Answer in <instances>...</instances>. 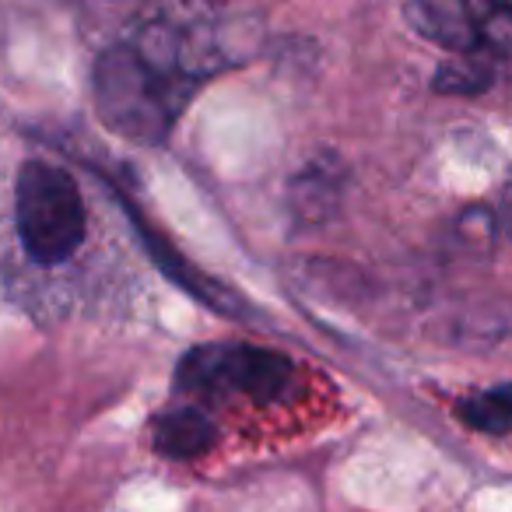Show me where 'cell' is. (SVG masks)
<instances>
[{
    "mask_svg": "<svg viewBox=\"0 0 512 512\" xmlns=\"http://www.w3.org/2000/svg\"><path fill=\"white\" fill-rule=\"evenodd\" d=\"M197 85L155 67L130 39L109 46L92 67V95L102 123L134 144H162Z\"/></svg>",
    "mask_w": 512,
    "mask_h": 512,
    "instance_id": "obj_1",
    "label": "cell"
},
{
    "mask_svg": "<svg viewBox=\"0 0 512 512\" xmlns=\"http://www.w3.org/2000/svg\"><path fill=\"white\" fill-rule=\"evenodd\" d=\"M15 225L36 264H67L81 249L88 228L85 200L71 172L39 158L25 162L15 183Z\"/></svg>",
    "mask_w": 512,
    "mask_h": 512,
    "instance_id": "obj_2",
    "label": "cell"
},
{
    "mask_svg": "<svg viewBox=\"0 0 512 512\" xmlns=\"http://www.w3.org/2000/svg\"><path fill=\"white\" fill-rule=\"evenodd\" d=\"M292 362L278 351L253 344H200L186 351L176 386L200 400H225L232 393L253 404H274L288 390Z\"/></svg>",
    "mask_w": 512,
    "mask_h": 512,
    "instance_id": "obj_3",
    "label": "cell"
},
{
    "mask_svg": "<svg viewBox=\"0 0 512 512\" xmlns=\"http://www.w3.org/2000/svg\"><path fill=\"white\" fill-rule=\"evenodd\" d=\"M407 22L446 53H491L509 60L512 11L505 0H411Z\"/></svg>",
    "mask_w": 512,
    "mask_h": 512,
    "instance_id": "obj_4",
    "label": "cell"
},
{
    "mask_svg": "<svg viewBox=\"0 0 512 512\" xmlns=\"http://www.w3.org/2000/svg\"><path fill=\"white\" fill-rule=\"evenodd\" d=\"M218 439L214 418L204 407H172L155 425V449L169 460H193L204 456Z\"/></svg>",
    "mask_w": 512,
    "mask_h": 512,
    "instance_id": "obj_5",
    "label": "cell"
},
{
    "mask_svg": "<svg viewBox=\"0 0 512 512\" xmlns=\"http://www.w3.org/2000/svg\"><path fill=\"white\" fill-rule=\"evenodd\" d=\"M505 60L491 53H449L446 64L435 71V92L442 95H481L498 81Z\"/></svg>",
    "mask_w": 512,
    "mask_h": 512,
    "instance_id": "obj_6",
    "label": "cell"
},
{
    "mask_svg": "<svg viewBox=\"0 0 512 512\" xmlns=\"http://www.w3.org/2000/svg\"><path fill=\"white\" fill-rule=\"evenodd\" d=\"M337 190H341V172L330 169L323 162H313L302 176H295L292 183V204L295 211H302L306 218H327L337 204Z\"/></svg>",
    "mask_w": 512,
    "mask_h": 512,
    "instance_id": "obj_7",
    "label": "cell"
},
{
    "mask_svg": "<svg viewBox=\"0 0 512 512\" xmlns=\"http://www.w3.org/2000/svg\"><path fill=\"white\" fill-rule=\"evenodd\" d=\"M460 418L467 421L474 432H484V435H495V439H502V435L512 428V390L502 383V386H495V390L477 393V397L463 400Z\"/></svg>",
    "mask_w": 512,
    "mask_h": 512,
    "instance_id": "obj_8",
    "label": "cell"
}]
</instances>
